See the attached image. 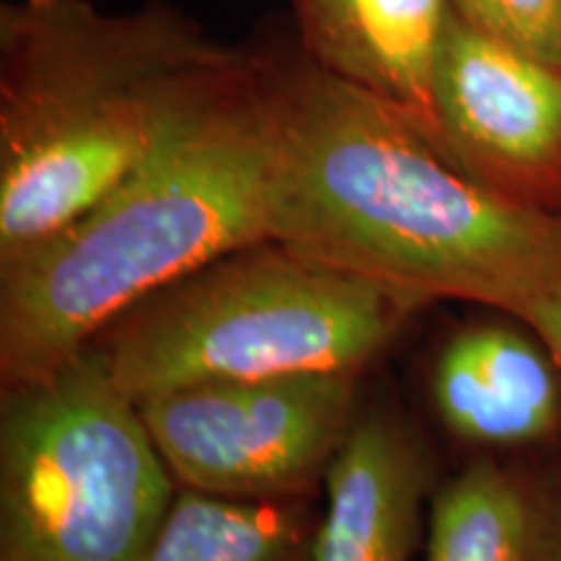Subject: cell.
Returning a JSON list of instances; mask_svg holds the SVG:
<instances>
[{
  "mask_svg": "<svg viewBox=\"0 0 561 561\" xmlns=\"http://www.w3.org/2000/svg\"><path fill=\"white\" fill-rule=\"evenodd\" d=\"M276 153L271 55L234 47L100 203L0 263L5 390L53 375L164 286L271 240Z\"/></svg>",
  "mask_w": 561,
  "mask_h": 561,
  "instance_id": "2",
  "label": "cell"
},
{
  "mask_svg": "<svg viewBox=\"0 0 561 561\" xmlns=\"http://www.w3.org/2000/svg\"><path fill=\"white\" fill-rule=\"evenodd\" d=\"M356 375L201 382L136 405L174 481L255 500L284 494L333 460L351 430Z\"/></svg>",
  "mask_w": 561,
  "mask_h": 561,
  "instance_id": "6",
  "label": "cell"
},
{
  "mask_svg": "<svg viewBox=\"0 0 561 561\" xmlns=\"http://www.w3.org/2000/svg\"><path fill=\"white\" fill-rule=\"evenodd\" d=\"M234 47L167 3L0 9V263L50 240L128 174Z\"/></svg>",
  "mask_w": 561,
  "mask_h": 561,
  "instance_id": "3",
  "label": "cell"
},
{
  "mask_svg": "<svg viewBox=\"0 0 561 561\" xmlns=\"http://www.w3.org/2000/svg\"><path fill=\"white\" fill-rule=\"evenodd\" d=\"M328 507L310 561H411L426 460L388 419L351 424L328 462Z\"/></svg>",
  "mask_w": 561,
  "mask_h": 561,
  "instance_id": "9",
  "label": "cell"
},
{
  "mask_svg": "<svg viewBox=\"0 0 561 561\" xmlns=\"http://www.w3.org/2000/svg\"><path fill=\"white\" fill-rule=\"evenodd\" d=\"M172 483L94 346L5 392L0 561H144Z\"/></svg>",
  "mask_w": 561,
  "mask_h": 561,
  "instance_id": "5",
  "label": "cell"
},
{
  "mask_svg": "<svg viewBox=\"0 0 561 561\" xmlns=\"http://www.w3.org/2000/svg\"><path fill=\"white\" fill-rule=\"evenodd\" d=\"M559 561H561V559H559Z\"/></svg>",
  "mask_w": 561,
  "mask_h": 561,
  "instance_id": "15",
  "label": "cell"
},
{
  "mask_svg": "<svg viewBox=\"0 0 561 561\" xmlns=\"http://www.w3.org/2000/svg\"><path fill=\"white\" fill-rule=\"evenodd\" d=\"M561 369L536 335L476 325L442 351L434 398L458 437L486 447L528 445L561 416Z\"/></svg>",
  "mask_w": 561,
  "mask_h": 561,
  "instance_id": "10",
  "label": "cell"
},
{
  "mask_svg": "<svg viewBox=\"0 0 561 561\" xmlns=\"http://www.w3.org/2000/svg\"><path fill=\"white\" fill-rule=\"evenodd\" d=\"M297 517L271 504L185 489L144 561H299Z\"/></svg>",
  "mask_w": 561,
  "mask_h": 561,
  "instance_id": "12",
  "label": "cell"
},
{
  "mask_svg": "<svg viewBox=\"0 0 561 561\" xmlns=\"http://www.w3.org/2000/svg\"><path fill=\"white\" fill-rule=\"evenodd\" d=\"M291 9L314 66L392 104L439 146L432 70L447 0H291Z\"/></svg>",
  "mask_w": 561,
  "mask_h": 561,
  "instance_id": "8",
  "label": "cell"
},
{
  "mask_svg": "<svg viewBox=\"0 0 561 561\" xmlns=\"http://www.w3.org/2000/svg\"><path fill=\"white\" fill-rule=\"evenodd\" d=\"M278 115L271 240L411 307L515 314L561 276V214L491 191L380 96L268 50Z\"/></svg>",
  "mask_w": 561,
  "mask_h": 561,
  "instance_id": "1",
  "label": "cell"
},
{
  "mask_svg": "<svg viewBox=\"0 0 561 561\" xmlns=\"http://www.w3.org/2000/svg\"><path fill=\"white\" fill-rule=\"evenodd\" d=\"M512 318L525 322V328L543 343L561 369V276L525 301Z\"/></svg>",
  "mask_w": 561,
  "mask_h": 561,
  "instance_id": "14",
  "label": "cell"
},
{
  "mask_svg": "<svg viewBox=\"0 0 561 561\" xmlns=\"http://www.w3.org/2000/svg\"><path fill=\"white\" fill-rule=\"evenodd\" d=\"M411 310L367 278L265 240L138 301L91 346L140 403L201 382L359 371Z\"/></svg>",
  "mask_w": 561,
  "mask_h": 561,
  "instance_id": "4",
  "label": "cell"
},
{
  "mask_svg": "<svg viewBox=\"0 0 561 561\" xmlns=\"http://www.w3.org/2000/svg\"><path fill=\"white\" fill-rule=\"evenodd\" d=\"M442 151L491 191L561 214V68L447 5L432 70Z\"/></svg>",
  "mask_w": 561,
  "mask_h": 561,
  "instance_id": "7",
  "label": "cell"
},
{
  "mask_svg": "<svg viewBox=\"0 0 561 561\" xmlns=\"http://www.w3.org/2000/svg\"><path fill=\"white\" fill-rule=\"evenodd\" d=\"M538 551L536 507L496 466L476 462L434 500L426 561H538Z\"/></svg>",
  "mask_w": 561,
  "mask_h": 561,
  "instance_id": "11",
  "label": "cell"
},
{
  "mask_svg": "<svg viewBox=\"0 0 561 561\" xmlns=\"http://www.w3.org/2000/svg\"><path fill=\"white\" fill-rule=\"evenodd\" d=\"M447 5L473 30L561 68V0H447Z\"/></svg>",
  "mask_w": 561,
  "mask_h": 561,
  "instance_id": "13",
  "label": "cell"
}]
</instances>
